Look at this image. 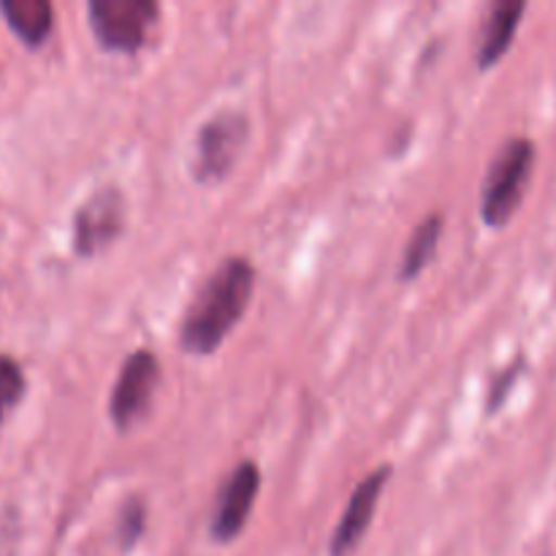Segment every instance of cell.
Listing matches in <instances>:
<instances>
[{"instance_id": "obj_1", "label": "cell", "mask_w": 556, "mask_h": 556, "mask_svg": "<svg viewBox=\"0 0 556 556\" xmlns=\"http://www.w3.org/2000/svg\"><path fill=\"white\" fill-rule=\"evenodd\" d=\"M255 291V266L242 255L223 261L190 299L179 324V348L210 356L237 329Z\"/></svg>"}, {"instance_id": "obj_2", "label": "cell", "mask_w": 556, "mask_h": 556, "mask_svg": "<svg viewBox=\"0 0 556 556\" xmlns=\"http://www.w3.org/2000/svg\"><path fill=\"white\" fill-rule=\"evenodd\" d=\"M532 168H535V144L530 139L516 136L500 147L481 188V217L486 226H508L525 201Z\"/></svg>"}, {"instance_id": "obj_3", "label": "cell", "mask_w": 556, "mask_h": 556, "mask_svg": "<svg viewBox=\"0 0 556 556\" xmlns=\"http://www.w3.org/2000/svg\"><path fill=\"white\" fill-rule=\"evenodd\" d=\"M161 20L152 0H90L87 22L98 47L112 54H136L147 47Z\"/></svg>"}, {"instance_id": "obj_4", "label": "cell", "mask_w": 556, "mask_h": 556, "mask_svg": "<svg viewBox=\"0 0 556 556\" xmlns=\"http://www.w3.org/2000/svg\"><path fill=\"white\" fill-rule=\"evenodd\" d=\"M250 139V119L248 114L237 109L217 112L215 117L206 119L195 139V157H193V177L201 185L223 182L233 166L242 157L244 147Z\"/></svg>"}, {"instance_id": "obj_5", "label": "cell", "mask_w": 556, "mask_h": 556, "mask_svg": "<svg viewBox=\"0 0 556 556\" xmlns=\"http://www.w3.org/2000/svg\"><path fill=\"white\" fill-rule=\"evenodd\" d=\"M128 226V201L117 188H98L81 201L71 223V242L79 258H96L123 237Z\"/></svg>"}, {"instance_id": "obj_6", "label": "cell", "mask_w": 556, "mask_h": 556, "mask_svg": "<svg viewBox=\"0 0 556 556\" xmlns=\"http://www.w3.org/2000/svg\"><path fill=\"white\" fill-rule=\"evenodd\" d=\"M161 386V362L152 351H134L119 367L109 396V418L117 432H128L150 413L155 391Z\"/></svg>"}, {"instance_id": "obj_7", "label": "cell", "mask_w": 556, "mask_h": 556, "mask_svg": "<svg viewBox=\"0 0 556 556\" xmlns=\"http://www.w3.org/2000/svg\"><path fill=\"white\" fill-rule=\"evenodd\" d=\"M261 492V467L253 459H242L223 481L215 500V514H212L210 535L215 543H231L242 535L253 514L255 497Z\"/></svg>"}, {"instance_id": "obj_8", "label": "cell", "mask_w": 556, "mask_h": 556, "mask_svg": "<svg viewBox=\"0 0 556 556\" xmlns=\"http://www.w3.org/2000/svg\"><path fill=\"white\" fill-rule=\"evenodd\" d=\"M391 465L378 467L375 472H369L356 489H353L351 500H348L345 510L340 516V525H337L334 535H331L329 554L331 556H351L362 546L364 535L369 532V525L375 519V510H378L380 492L386 489V483L391 481Z\"/></svg>"}, {"instance_id": "obj_9", "label": "cell", "mask_w": 556, "mask_h": 556, "mask_svg": "<svg viewBox=\"0 0 556 556\" xmlns=\"http://www.w3.org/2000/svg\"><path fill=\"white\" fill-rule=\"evenodd\" d=\"M527 5L521 0H500L492 5L486 16V25L481 30V43H478L476 63L481 71H489L514 43L519 22L525 16Z\"/></svg>"}, {"instance_id": "obj_10", "label": "cell", "mask_w": 556, "mask_h": 556, "mask_svg": "<svg viewBox=\"0 0 556 556\" xmlns=\"http://www.w3.org/2000/svg\"><path fill=\"white\" fill-rule=\"evenodd\" d=\"M0 14L5 16L11 30L33 49L41 47L54 27V11L47 0H0Z\"/></svg>"}, {"instance_id": "obj_11", "label": "cell", "mask_w": 556, "mask_h": 556, "mask_svg": "<svg viewBox=\"0 0 556 556\" xmlns=\"http://www.w3.org/2000/svg\"><path fill=\"white\" fill-rule=\"evenodd\" d=\"M443 228L445 220L440 212L434 215H427L421 223L416 226V231L410 233L407 239L405 250H402V258H400V271H396V280L400 282H410L432 264L434 253L440 248V237H443Z\"/></svg>"}, {"instance_id": "obj_12", "label": "cell", "mask_w": 556, "mask_h": 556, "mask_svg": "<svg viewBox=\"0 0 556 556\" xmlns=\"http://www.w3.org/2000/svg\"><path fill=\"white\" fill-rule=\"evenodd\" d=\"M147 530V503L141 497H128L117 514V543L123 552H130Z\"/></svg>"}, {"instance_id": "obj_13", "label": "cell", "mask_w": 556, "mask_h": 556, "mask_svg": "<svg viewBox=\"0 0 556 556\" xmlns=\"http://www.w3.org/2000/svg\"><path fill=\"white\" fill-rule=\"evenodd\" d=\"M27 389L25 372L11 356L0 353V421L22 402Z\"/></svg>"}, {"instance_id": "obj_14", "label": "cell", "mask_w": 556, "mask_h": 556, "mask_svg": "<svg viewBox=\"0 0 556 556\" xmlns=\"http://www.w3.org/2000/svg\"><path fill=\"white\" fill-rule=\"evenodd\" d=\"M519 375H521V364H519V367L505 369V372H500L497 378H494L492 391H489V402H486V413H489V416H492V413L497 410L500 405H503L505 396L510 394L514 383H516V380H519Z\"/></svg>"}]
</instances>
